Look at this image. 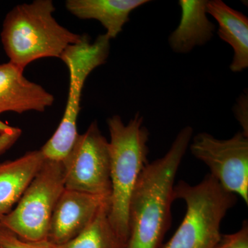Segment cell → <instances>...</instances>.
I'll return each instance as SVG.
<instances>
[{
	"instance_id": "6da1fadb",
	"label": "cell",
	"mask_w": 248,
	"mask_h": 248,
	"mask_svg": "<svg viewBox=\"0 0 248 248\" xmlns=\"http://www.w3.org/2000/svg\"><path fill=\"white\" fill-rule=\"evenodd\" d=\"M192 135V127H184L166 154L142 171L129 205L127 248H161L170 224L174 180Z\"/></svg>"
},
{
	"instance_id": "7a4b0ae2",
	"label": "cell",
	"mask_w": 248,
	"mask_h": 248,
	"mask_svg": "<svg viewBox=\"0 0 248 248\" xmlns=\"http://www.w3.org/2000/svg\"><path fill=\"white\" fill-rule=\"evenodd\" d=\"M51 0H35L17 5L6 15L1 42L9 62L25 69L42 58H60L68 46L79 42L82 35L63 27L54 17Z\"/></svg>"
},
{
	"instance_id": "3957f363",
	"label": "cell",
	"mask_w": 248,
	"mask_h": 248,
	"mask_svg": "<svg viewBox=\"0 0 248 248\" xmlns=\"http://www.w3.org/2000/svg\"><path fill=\"white\" fill-rule=\"evenodd\" d=\"M110 133L111 195L109 218L117 234L128 243L130 199L139 178L148 164L149 131L138 112L128 124L120 116L107 120Z\"/></svg>"
},
{
	"instance_id": "277c9868",
	"label": "cell",
	"mask_w": 248,
	"mask_h": 248,
	"mask_svg": "<svg viewBox=\"0 0 248 248\" xmlns=\"http://www.w3.org/2000/svg\"><path fill=\"white\" fill-rule=\"evenodd\" d=\"M174 200L186 204L180 226L162 248H214L221 234L220 226L230 209L237 202L234 194L225 190L207 174L197 185L180 181L174 186Z\"/></svg>"
},
{
	"instance_id": "5b68a950",
	"label": "cell",
	"mask_w": 248,
	"mask_h": 248,
	"mask_svg": "<svg viewBox=\"0 0 248 248\" xmlns=\"http://www.w3.org/2000/svg\"><path fill=\"white\" fill-rule=\"evenodd\" d=\"M110 41L106 34L98 36L94 42L84 35L79 42L68 46L60 57L69 72L68 100L58 128L41 148L46 159L63 161L71 151L79 135L77 123L85 82L95 68L107 62L110 53Z\"/></svg>"
},
{
	"instance_id": "8992f818",
	"label": "cell",
	"mask_w": 248,
	"mask_h": 248,
	"mask_svg": "<svg viewBox=\"0 0 248 248\" xmlns=\"http://www.w3.org/2000/svg\"><path fill=\"white\" fill-rule=\"evenodd\" d=\"M64 190L63 162L46 159L16 208L0 218V226L24 241H46L54 208Z\"/></svg>"
},
{
	"instance_id": "52a82bcc",
	"label": "cell",
	"mask_w": 248,
	"mask_h": 248,
	"mask_svg": "<svg viewBox=\"0 0 248 248\" xmlns=\"http://www.w3.org/2000/svg\"><path fill=\"white\" fill-rule=\"evenodd\" d=\"M65 189L110 197L109 143L97 121L78 135L63 161Z\"/></svg>"
},
{
	"instance_id": "ba28073f",
	"label": "cell",
	"mask_w": 248,
	"mask_h": 248,
	"mask_svg": "<svg viewBox=\"0 0 248 248\" xmlns=\"http://www.w3.org/2000/svg\"><path fill=\"white\" fill-rule=\"evenodd\" d=\"M192 155L209 168L210 175L225 190L248 204V137L242 132L228 140L197 134L189 146Z\"/></svg>"
},
{
	"instance_id": "9c48e42d",
	"label": "cell",
	"mask_w": 248,
	"mask_h": 248,
	"mask_svg": "<svg viewBox=\"0 0 248 248\" xmlns=\"http://www.w3.org/2000/svg\"><path fill=\"white\" fill-rule=\"evenodd\" d=\"M110 202V197L65 189L54 208L47 241L60 245L76 237Z\"/></svg>"
},
{
	"instance_id": "30bf717a",
	"label": "cell",
	"mask_w": 248,
	"mask_h": 248,
	"mask_svg": "<svg viewBox=\"0 0 248 248\" xmlns=\"http://www.w3.org/2000/svg\"><path fill=\"white\" fill-rule=\"evenodd\" d=\"M54 101L51 93L24 77L22 68L10 62L0 63V115L6 112H45Z\"/></svg>"
},
{
	"instance_id": "8fae6325",
	"label": "cell",
	"mask_w": 248,
	"mask_h": 248,
	"mask_svg": "<svg viewBox=\"0 0 248 248\" xmlns=\"http://www.w3.org/2000/svg\"><path fill=\"white\" fill-rule=\"evenodd\" d=\"M208 0H179L180 22L169 37L174 53L187 54L195 47L205 45L213 39L216 26L208 19Z\"/></svg>"
},
{
	"instance_id": "7c38bea8",
	"label": "cell",
	"mask_w": 248,
	"mask_h": 248,
	"mask_svg": "<svg viewBox=\"0 0 248 248\" xmlns=\"http://www.w3.org/2000/svg\"><path fill=\"white\" fill-rule=\"evenodd\" d=\"M148 0H68L66 9L80 19H95L106 29L110 40L115 38L130 20L135 9Z\"/></svg>"
},
{
	"instance_id": "4fadbf2b",
	"label": "cell",
	"mask_w": 248,
	"mask_h": 248,
	"mask_svg": "<svg viewBox=\"0 0 248 248\" xmlns=\"http://www.w3.org/2000/svg\"><path fill=\"white\" fill-rule=\"evenodd\" d=\"M45 160L40 150L0 163V218L13 210Z\"/></svg>"
},
{
	"instance_id": "5bb4252c",
	"label": "cell",
	"mask_w": 248,
	"mask_h": 248,
	"mask_svg": "<svg viewBox=\"0 0 248 248\" xmlns=\"http://www.w3.org/2000/svg\"><path fill=\"white\" fill-rule=\"evenodd\" d=\"M207 12L218 24L217 34L233 50L231 71L240 73L248 67V18L232 9L221 0H211L207 4Z\"/></svg>"
},
{
	"instance_id": "9a60e30c",
	"label": "cell",
	"mask_w": 248,
	"mask_h": 248,
	"mask_svg": "<svg viewBox=\"0 0 248 248\" xmlns=\"http://www.w3.org/2000/svg\"><path fill=\"white\" fill-rule=\"evenodd\" d=\"M110 203L99 210L93 221L76 237L55 248H127L128 243L117 234L109 218Z\"/></svg>"
},
{
	"instance_id": "2e32d148",
	"label": "cell",
	"mask_w": 248,
	"mask_h": 248,
	"mask_svg": "<svg viewBox=\"0 0 248 248\" xmlns=\"http://www.w3.org/2000/svg\"><path fill=\"white\" fill-rule=\"evenodd\" d=\"M0 248H55L54 244L46 240L31 242L19 239L12 232L0 226Z\"/></svg>"
},
{
	"instance_id": "e0dca14e",
	"label": "cell",
	"mask_w": 248,
	"mask_h": 248,
	"mask_svg": "<svg viewBox=\"0 0 248 248\" xmlns=\"http://www.w3.org/2000/svg\"><path fill=\"white\" fill-rule=\"evenodd\" d=\"M214 248H248V223L244 221L239 231L222 235Z\"/></svg>"
},
{
	"instance_id": "ac0fdd59",
	"label": "cell",
	"mask_w": 248,
	"mask_h": 248,
	"mask_svg": "<svg viewBox=\"0 0 248 248\" xmlns=\"http://www.w3.org/2000/svg\"><path fill=\"white\" fill-rule=\"evenodd\" d=\"M22 130L0 120V155L9 151L20 138Z\"/></svg>"
},
{
	"instance_id": "d6986e66",
	"label": "cell",
	"mask_w": 248,
	"mask_h": 248,
	"mask_svg": "<svg viewBox=\"0 0 248 248\" xmlns=\"http://www.w3.org/2000/svg\"><path fill=\"white\" fill-rule=\"evenodd\" d=\"M236 120L242 128V133L248 137V93L244 92L236 101L234 108Z\"/></svg>"
}]
</instances>
